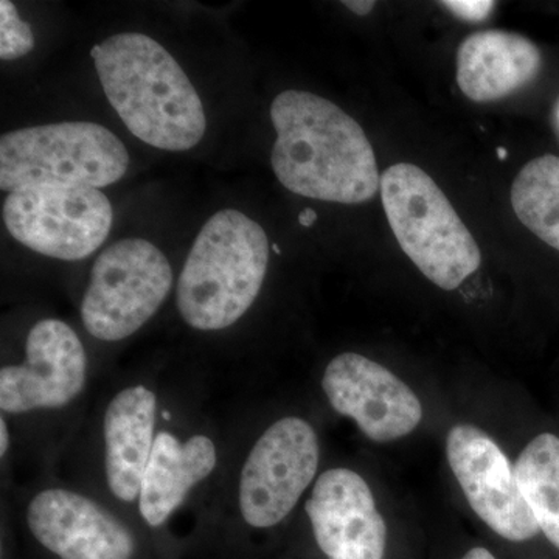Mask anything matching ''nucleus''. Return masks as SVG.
<instances>
[{
	"label": "nucleus",
	"mask_w": 559,
	"mask_h": 559,
	"mask_svg": "<svg viewBox=\"0 0 559 559\" xmlns=\"http://www.w3.org/2000/svg\"><path fill=\"white\" fill-rule=\"evenodd\" d=\"M0 436H2V439H0V454H2L3 457L10 447L9 428H7V423L3 418L2 421H0Z\"/></svg>",
	"instance_id": "obj_22"
},
{
	"label": "nucleus",
	"mask_w": 559,
	"mask_h": 559,
	"mask_svg": "<svg viewBox=\"0 0 559 559\" xmlns=\"http://www.w3.org/2000/svg\"><path fill=\"white\" fill-rule=\"evenodd\" d=\"M555 120H557L558 130H559V102L557 105V110H555Z\"/></svg>",
	"instance_id": "obj_26"
},
{
	"label": "nucleus",
	"mask_w": 559,
	"mask_h": 559,
	"mask_svg": "<svg viewBox=\"0 0 559 559\" xmlns=\"http://www.w3.org/2000/svg\"><path fill=\"white\" fill-rule=\"evenodd\" d=\"M171 286L170 263L153 242H114L92 267L81 304L84 326L100 341L127 340L159 311Z\"/></svg>",
	"instance_id": "obj_6"
},
{
	"label": "nucleus",
	"mask_w": 559,
	"mask_h": 559,
	"mask_svg": "<svg viewBox=\"0 0 559 559\" xmlns=\"http://www.w3.org/2000/svg\"><path fill=\"white\" fill-rule=\"evenodd\" d=\"M318 221V213H316V210L312 209H305L301 210L299 215V223L304 227H311L312 224Z\"/></svg>",
	"instance_id": "obj_23"
},
{
	"label": "nucleus",
	"mask_w": 559,
	"mask_h": 559,
	"mask_svg": "<svg viewBox=\"0 0 559 559\" xmlns=\"http://www.w3.org/2000/svg\"><path fill=\"white\" fill-rule=\"evenodd\" d=\"M518 484L535 514L540 532L559 550V439L540 433L521 452Z\"/></svg>",
	"instance_id": "obj_17"
},
{
	"label": "nucleus",
	"mask_w": 559,
	"mask_h": 559,
	"mask_svg": "<svg viewBox=\"0 0 559 559\" xmlns=\"http://www.w3.org/2000/svg\"><path fill=\"white\" fill-rule=\"evenodd\" d=\"M271 120L277 131L271 164L285 189L340 204H362L381 189L369 139L340 106L285 91L272 102Z\"/></svg>",
	"instance_id": "obj_1"
},
{
	"label": "nucleus",
	"mask_w": 559,
	"mask_h": 559,
	"mask_svg": "<svg viewBox=\"0 0 559 559\" xmlns=\"http://www.w3.org/2000/svg\"><path fill=\"white\" fill-rule=\"evenodd\" d=\"M27 524L40 546L58 559H134L131 530L79 492H39L28 506Z\"/></svg>",
	"instance_id": "obj_13"
},
{
	"label": "nucleus",
	"mask_w": 559,
	"mask_h": 559,
	"mask_svg": "<svg viewBox=\"0 0 559 559\" xmlns=\"http://www.w3.org/2000/svg\"><path fill=\"white\" fill-rule=\"evenodd\" d=\"M35 38L31 25L21 20L16 7L10 0L0 2V58L3 61L17 60L31 53Z\"/></svg>",
	"instance_id": "obj_19"
},
{
	"label": "nucleus",
	"mask_w": 559,
	"mask_h": 559,
	"mask_svg": "<svg viewBox=\"0 0 559 559\" xmlns=\"http://www.w3.org/2000/svg\"><path fill=\"white\" fill-rule=\"evenodd\" d=\"M443 5L462 21L480 22L487 20L495 10L491 0H447Z\"/></svg>",
	"instance_id": "obj_20"
},
{
	"label": "nucleus",
	"mask_w": 559,
	"mask_h": 559,
	"mask_svg": "<svg viewBox=\"0 0 559 559\" xmlns=\"http://www.w3.org/2000/svg\"><path fill=\"white\" fill-rule=\"evenodd\" d=\"M318 433L297 417L278 419L257 440L241 471L240 511L253 528H271L294 510L319 468Z\"/></svg>",
	"instance_id": "obj_8"
},
{
	"label": "nucleus",
	"mask_w": 559,
	"mask_h": 559,
	"mask_svg": "<svg viewBox=\"0 0 559 559\" xmlns=\"http://www.w3.org/2000/svg\"><path fill=\"white\" fill-rule=\"evenodd\" d=\"M543 64L532 40L516 33L487 31L463 40L457 51V83L473 102H495L535 80Z\"/></svg>",
	"instance_id": "obj_14"
},
{
	"label": "nucleus",
	"mask_w": 559,
	"mask_h": 559,
	"mask_svg": "<svg viewBox=\"0 0 559 559\" xmlns=\"http://www.w3.org/2000/svg\"><path fill=\"white\" fill-rule=\"evenodd\" d=\"M447 454L471 509L492 532L511 543L538 536L540 528L522 495L516 471L485 430L454 426L448 433Z\"/></svg>",
	"instance_id": "obj_9"
},
{
	"label": "nucleus",
	"mask_w": 559,
	"mask_h": 559,
	"mask_svg": "<svg viewBox=\"0 0 559 559\" xmlns=\"http://www.w3.org/2000/svg\"><path fill=\"white\" fill-rule=\"evenodd\" d=\"M462 559H498L491 551L484 549V547H474L471 549L468 554L465 555Z\"/></svg>",
	"instance_id": "obj_24"
},
{
	"label": "nucleus",
	"mask_w": 559,
	"mask_h": 559,
	"mask_svg": "<svg viewBox=\"0 0 559 559\" xmlns=\"http://www.w3.org/2000/svg\"><path fill=\"white\" fill-rule=\"evenodd\" d=\"M511 204L528 230L559 250V157L528 162L511 187Z\"/></svg>",
	"instance_id": "obj_18"
},
{
	"label": "nucleus",
	"mask_w": 559,
	"mask_h": 559,
	"mask_svg": "<svg viewBox=\"0 0 559 559\" xmlns=\"http://www.w3.org/2000/svg\"><path fill=\"white\" fill-rule=\"evenodd\" d=\"M218 455L215 443L205 436L186 441L159 432L143 474L139 510L150 527H160L182 506L191 489L207 479Z\"/></svg>",
	"instance_id": "obj_16"
},
{
	"label": "nucleus",
	"mask_w": 559,
	"mask_h": 559,
	"mask_svg": "<svg viewBox=\"0 0 559 559\" xmlns=\"http://www.w3.org/2000/svg\"><path fill=\"white\" fill-rule=\"evenodd\" d=\"M272 249H274V252H277V253H280V249H278V246H275V245H274V246H272Z\"/></svg>",
	"instance_id": "obj_27"
},
{
	"label": "nucleus",
	"mask_w": 559,
	"mask_h": 559,
	"mask_svg": "<svg viewBox=\"0 0 559 559\" xmlns=\"http://www.w3.org/2000/svg\"><path fill=\"white\" fill-rule=\"evenodd\" d=\"M267 264L263 227L238 210H221L202 227L180 272V316L191 329H229L259 297Z\"/></svg>",
	"instance_id": "obj_3"
},
{
	"label": "nucleus",
	"mask_w": 559,
	"mask_h": 559,
	"mask_svg": "<svg viewBox=\"0 0 559 559\" xmlns=\"http://www.w3.org/2000/svg\"><path fill=\"white\" fill-rule=\"evenodd\" d=\"M112 218L108 198L92 187H32L3 202L11 237L50 259H87L108 238Z\"/></svg>",
	"instance_id": "obj_7"
},
{
	"label": "nucleus",
	"mask_w": 559,
	"mask_h": 559,
	"mask_svg": "<svg viewBox=\"0 0 559 559\" xmlns=\"http://www.w3.org/2000/svg\"><path fill=\"white\" fill-rule=\"evenodd\" d=\"M156 395L143 385L121 390L110 401L103 423L106 480L117 499L139 498L154 448Z\"/></svg>",
	"instance_id": "obj_15"
},
{
	"label": "nucleus",
	"mask_w": 559,
	"mask_h": 559,
	"mask_svg": "<svg viewBox=\"0 0 559 559\" xmlns=\"http://www.w3.org/2000/svg\"><path fill=\"white\" fill-rule=\"evenodd\" d=\"M322 389L331 407L355 419L364 436L377 443L409 436L421 423L423 407L414 390L358 353H342L331 360Z\"/></svg>",
	"instance_id": "obj_10"
},
{
	"label": "nucleus",
	"mask_w": 559,
	"mask_h": 559,
	"mask_svg": "<svg viewBox=\"0 0 559 559\" xmlns=\"http://www.w3.org/2000/svg\"><path fill=\"white\" fill-rule=\"evenodd\" d=\"M305 509L326 558L384 559L388 527L369 485L355 471H325Z\"/></svg>",
	"instance_id": "obj_12"
},
{
	"label": "nucleus",
	"mask_w": 559,
	"mask_h": 559,
	"mask_svg": "<svg viewBox=\"0 0 559 559\" xmlns=\"http://www.w3.org/2000/svg\"><path fill=\"white\" fill-rule=\"evenodd\" d=\"M25 362L0 370V407L27 414L68 406L86 382L87 358L79 334L68 323L44 319L27 336Z\"/></svg>",
	"instance_id": "obj_11"
},
{
	"label": "nucleus",
	"mask_w": 559,
	"mask_h": 559,
	"mask_svg": "<svg viewBox=\"0 0 559 559\" xmlns=\"http://www.w3.org/2000/svg\"><path fill=\"white\" fill-rule=\"evenodd\" d=\"M110 106L146 145L165 151L197 146L207 130L204 106L179 62L143 33H119L92 49Z\"/></svg>",
	"instance_id": "obj_2"
},
{
	"label": "nucleus",
	"mask_w": 559,
	"mask_h": 559,
	"mask_svg": "<svg viewBox=\"0 0 559 559\" xmlns=\"http://www.w3.org/2000/svg\"><path fill=\"white\" fill-rule=\"evenodd\" d=\"M381 198L401 249L439 288L457 289L479 270V246L428 173L393 165L382 173Z\"/></svg>",
	"instance_id": "obj_4"
},
{
	"label": "nucleus",
	"mask_w": 559,
	"mask_h": 559,
	"mask_svg": "<svg viewBox=\"0 0 559 559\" xmlns=\"http://www.w3.org/2000/svg\"><path fill=\"white\" fill-rule=\"evenodd\" d=\"M498 156H499L500 160H506L507 157H509V151H507L506 148H502V146H499Z\"/></svg>",
	"instance_id": "obj_25"
},
{
	"label": "nucleus",
	"mask_w": 559,
	"mask_h": 559,
	"mask_svg": "<svg viewBox=\"0 0 559 559\" xmlns=\"http://www.w3.org/2000/svg\"><path fill=\"white\" fill-rule=\"evenodd\" d=\"M344 5L349 11H353V13L358 14V16H367V14L373 11L377 3L373 0H345Z\"/></svg>",
	"instance_id": "obj_21"
},
{
	"label": "nucleus",
	"mask_w": 559,
	"mask_h": 559,
	"mask_svg": "<svg viewBox=\"0 0 559 559\" xmlns=\"http://www.w3.org/2000/svg\"><path fill=\"white\" fill-rule=\"evenodd\" d=\"M130 167L127 146L91 121H64L7 132L0 139V189L44 186L92 189L119 182Z\"/></svg>",
	"instance_id": "obj_5"
}]
</instances>
